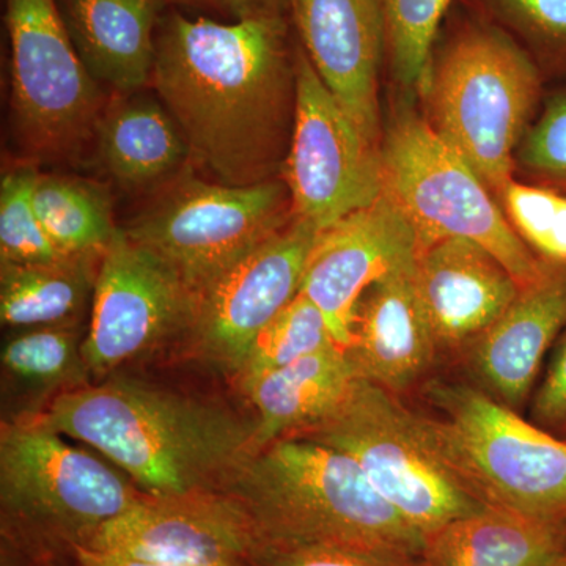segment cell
<instances>
[{
    "label": "cell",
    "instance_id": "cell-8",
    "mask_svg": "<svg viewBox=\"0 0 566 566\" xmlns=\"http://www.w3.org/2000/svg\"><path fill=\"white\" fill-rule=\"evenodd\" d=\"M286 438L311 439L352 457L378 494L423 536L486 506L436 452L415 409L360 376L326 419Z\"/></svg>",
    "mask_w": 566,
    "mask_h": 566
},
{
    "label": "cell",
    "instance_id": "cell-9",
    "mask_svg": "<svg viewBox=\"0 0 566 566\" xmlns=\"http://www.w3.org/2000/svg\"><path fill=\"white\" fill-rule=\"evenodd\" d=\"M282 178L229 186L186 175L123 232L200 285L293 221Z\"/></svg>",
    "mask_w": 566,
    "mask_h": 566
},
{
    "label": "cell",
    "instance_id": "cell-27",
    "mask_svg": "<svg viewBox=\"0 0 566 566\" xmlns=\"http://www.w3.org/2000/svg\"><path fill=\"white\" fill-rule=\"evenodd\" d=\"M452 0H376L386 36V63L406 91L422 87L439 28Z\"/></svg>",
    "mask_w": 566,
    "mask_h": 566
},
{
    "label": "cell",
    "instance_id": "cell-10",
    "mask_svg": "<svg viewBox=\"0 0 566 566\" xmlns=\"http://www.w3.org/2000/svg\"><path fill=\"white\" fill-rule=\"evenodd\" d=\"M296 54V106L282 169L294 218L322 232L385 193L376 144L326 87L303 48Z\"/></svg>",
    "mask_w": 566,
    "mask_h": 566
},
{
    "label": "cell",
    "instance_id": "cell-28",
    "mask_svg": "<svg viewBox=\"0 0 566 566\" xmlns=\"http://www.w3.org/2000/svg\"><path fill=\"white\" fill-rule=\"evenodd\" d=\"M510 226L547 266H566V191L510 178L494 193Z\"/></svg>",
    "mask_w": 566,
    "mask_h": 566
},
{
    "label": "cell",
    "instance_id": "cell-14",
    "mask_svg": "<svg viewBox=\"0 0 566 566\" xmlns=\"http://www.w3.org/2000/svg\"><path fill=\"white\" fill-rule=\"evenodd\" d=\"M260 536L222 491L144 497L81 547L181 566H249ZM74 547V546H73Z\"/></svg>",
    "mask_w": 566,
    "mask_h": 566
},
{
    "label": "cell",
    "instance_id": "cell-4",
    "mask_svg": "<svg viewBox=\"0 0 566 566\" xmlns=\"http://www.w3.org/2000/svg\"><path fill=\"white\" fill-rule=\"evenodd\" d=\"M545 76L491 18L458 21L420 92L423 117L495 193L516 172L521 142L542 109Z\"/></svg>",
    "mask_w": 566,
    "mask_h": 566
},
{
    "label": "cell",
    "instance_id": "cell-19",
    "mask_svg": "<svg viewBox=\"0 0 566 566\" xmlns=\"http://www.w3.org/2000/svg\"><path fill=\"white\" fill-rule=\"evenodd\" d=\"M566 327V266H547L515 303L469 346V365L488 394L517 409L526 403L546 353Z\"/></svg>",
    "mask_w": 566,
    "mask_h": 566
},
{
    "label": "cell",
    "instance_id": "cell-24",
    "mask_svg": "<svg viewBox=\"0 0 566 566\" xmlns=\"http://www.w3.org/2000/svg\"><path fill=\"white\" fill-rule=\"evenodd\" d=\"M103 255L52 263H0V322L14 329L76 323L95 292Z\"/></svg>",
    "mask_w": 566,
    "mask_h": 566
},
{
    "label": "cell",
    "instance_id": "cell-7",
    "mask_svg": "<svg viewBox=\"0 0 566 566\" xmlns=\"http://www.w3.org/2000/svg\"><path fill=\"white\" fill-rule=\"evenodd\" d=\"M385 193L415 226L420 245L464 238L497 256L523 289L545 274L510 226L493 191L430 123L405 106L381 140Z\"/></svg>",
    "mask_w": 566,
    "mask_h": 566
},
{
    "label": "cell",
    "instance_id": "cell-37",
    "mask_svg": "<svg viewBox=\"0 0 566 566\" xmlns=\"http://www.w3.org/2000/svg\"><path fill=\"white\" fill-rule=\"evenodd\" d=\"M59 554H62V553L40 554V565L41 566H55L54 562H55V558H57ZM71 556H73V554H71ZM74 564H76V560H74ZM76 566H77V564H76Z\"/></svg>",
    "mask_w": 566,
    "mask_h": 566
},
{
    "label": "cell",
    "instance_id": "cell-36",
    "mask_svg": "<svg viewBox=\"0 0 566 566\" xmlns=\"http://www.w3.org/2000/svg\"><path fill=\"white\" fill-rule=\"evenodd\" d=\"M70 551L77 566H181L139 560V558L117 556V554L98 553V551L81 546L71 547Z\"/></svg>",
    "mask_w": 566,
    "mask_h": 566
},
{
    "label": "cell",
    "instance_id": "cell-30",
    "mask_svg": "<svg viewBox=\"0 0 566 566\" xmlns=\"http://www.w3.org/2000/svg\"><path fill=\"white\" fill-rule=\"evenodd\" d=\"M545 80L566 81V0H482Z\"/></svg>",
    "mask_w": 566,
    "mask_h": 566
},
{
    "label": "cell",
    "instance_id": "cell-22",
    "mask_svg": "<svg viewBox=\"0 0 566 566\" xmlns=\"http://www.w3.org/2000/svg\"><path fill=\"white\" fill-rule=\"evenodd\" d=\"M566 549V526L483 506L424 536L423 566H545Z\"/></svg>",
    "mask_w": 566,
    "mask_h": 566
},
{
    "label": "cell",
    "instance_id": "cell-17",
    "mask_svg": "<svg viewBox=\"0 0 566 566\" xmlns=\"http://www.w3.org/2000/svg\"><path fill=\"white\" fill-rule=\"evenodd\" d=\"M415 281L439 349H468L523 290L497 256L464 238L420 245Z\"/></svg>",
    "mask_w": 566,
    "mask_h": 566
},
{
    "label": "cell",
    "instance_id": "cell-33",
    "mask_svg": "<svg viewBox=\"0 0 566 566\" xmlns=\"http://www.w3.org/2000/svg\"><path fill=\"white\" fill-rule=\"evenodd\" d=\"M249 566H423V562L345 547L260 542Z\"/></svg>",
    "mask_w": 566,
    "mask_h": 566
},
{
    "label": "cell",
    "instance_id": "cell-15",
    "mask_svg": "<svg viewBox=\"0 0 566 566\" xmlns=\"http://www.w3.org/2000/svg\"><path fill=\"white\" fill-rule=\"evenodd\" d=\"M419 249L415 226L382 193L370 207L318 233L300 293L323 312L335 342L348 349L359 297L386 275L415 266Z\"/></svg>",
    "mask_w": 566,
    "mask_h": 566
},
{
    "label": "cell",
    "instance_id": "cell-20",
    "mask_svg": "<svg viewBox=\"0 0 566 566\" xmlns=\"http://www.w3.org/2000/svg\"><path fill=\"white\" fill-rule=\"evenodd\" d=\"M163 0H63L62 17L98 84L132 95L151 84Z\"/></svg>",
    "mask_w": 566,
    "mask_h": 566
},
{
    "label": "cell",
    "instance_id": "cell-6",
    "mask_svg": "<svg viewBox=\"0 0 566 566\" xmlns=\"http://www.w3.org/2000/svg\"><path fill=\"white\" fill-rule=\"evenodd\" d=\"M40 415L2 423L3 536L25 553H65L144 497L92 453L65 441Z\"/></svg>",
    "mask_w": 566,
    "mask_h": 566
},
{
    "label": "cell",
    "instance_id": "cell-39",
    "mask_svg": "<svg viewBox=\"0 0 566 566\" xmlns=\"http://www.w3.org/2000/svg\"><path fill=\"white\" fill-rule=\"evenodd\" d=\"M564 439H566V436H565V438H564Z\"/></svg>",
    "mask_w": 566,
    "mask_h": 566
},
{
    "label": "cell",
    "instance_id": "cell-2",
    "mask_svg": "<svg viewBox=\"0 0 566 566\" xmlns=\"http://www.w3.org/2000/svg\"><path fill=\"white\" fill-rule=\"evenodd\" d=\"M40 416L155 497L219 491L260 449L255 420L134 379L65 390Z\"/></svg>",
    "mask_w": 566,
    "mask_h": 566
},
{
    "label": "cell",
    "instance_id": "cell-11",
    "mask_svg": "<svg viewBox=\"0 0 566 566\" xmlns=\"http://www.w3.org/2000/svg\"><path fill=\"white\" fill-rule=\"evenodd\" d=\"M11 92L24 144L40 156L70 155L95 137L106 107L55 0H7Z\"/></svg>",
    "mask_w": 566,
    "mask_h": 566
},
{
    "label": "cell",
    "instance_id": "cell-3",
    "mask_svg": "<svg viewBox=\"0 0 566 566\" xmlns=\"http://www.w3.org/2000/svg\"><path fill=\"white\" fill-rule=\"evenodd\" d=\"M219 491L244 510L260 542L422 560L424 536L378 494L359 464L311 439L263 446Z\"/></svg>",
    "mask_w": 566,
    "mask_h": 566
},
{
    "label": "cell",
    "instance_id": "cell-31",
    "mask_svg": "<svg viewBox=\"0 0 566 566\" xmlns=\"http://www.w3.org/2000/svg\"><path fill=\"white\" fill-rule=\"evenodd\" d=\"M40 174L22 166L3 175L0 186V263L40 264L65 259L36 212L33 193Z\"/></svg>",
    "mask_w": 566,
    "mask_h": 566
},
{
    "label": "cell",
    "instance_id": "cell-18",
    "mask_svg": "<svg viewBox=\"0 0 566 566\" xmlns=\"http://www.w3.org/2000/svg\"><path fill=\"white\" fill-rule=\"evenodd\" d=\"M415 266L365 290L354 308L346 349L360 378L397 397L422 382L439 352L417 293Z\"/></svg>",
    "mask_w": 566,
    "mask_h": 566
},
{
    "label": "cell",
    "instance_id": "cell-5",
    "mask_svg": "<svg viewBox=\"0 0 566 566\" xmlns=\"http://www.w3.org/2000/svg\"><path fill=\"white\" fill-rule=\"evenodd\" d=\"M424 395L428 409H415L420 427L472 494L566 526V439L476 387L431 382Z\"/></svg>",
    "mask_w": 566,
    "mask_h": 566
},
{
    "label": "cell",
    "instance_id": "cell-38",
    "mask_svg": "<svg viewBox=\"0 0 566 566\" xmlns=\"http://www.w3.org/2000/svg\"><path fill=\"white\" fill-rule=\"evenodd\" d=\"M545 566H566V549Z\"/></svg>",
    "mask_w": 566,
    "mask_h": 566
},
{
    "label": "cell",
    "instance_id": "cell-25",
    "mask_svg": "<svg viewBox=\"0 0 566 566\" xmlns=\"http://www.w3.org/2000/svg\"><path fill=\"white\" fill-rule=\"evenodd\" d=\"M33 202L48 237L63 255H103L120 232L109 191L98 182L40 175Z\"/></svg>",
    "mask_w": 566,
    "mask_h": 566
},
{
    "label": "cell",
    "instance_id": "cell-16",
    "mask_svg": "<svg viewBox=\"0 0 566 566\" xmlns=\"http://www.w3.org/2000/svg\"><path fill=\"white\" fill-rule=\"evenodd\" d=\"M301 48L360 129L381 144L386 36L376 0H290Z\"/></svg>",
    "mask_w": 566,
    "mask_h": 566
},
{
    "label": "cell",
    "instance_id": "cell-1",
    "mask_svg": "<svg viewBox=\"0 0 566 566\" xmlns=\"http://www.w3.org/2000/svg\"><path fill=\"white\" fill-rule=\"evenodd\" d=\"M296 54L283 17L164 18L151 84L192 161L229 186L282 175L296 106Z\"/></svg>",
    "mask_w": 566,
    "mask_h": 566
},
{
    "label": "cell",
    "instance_id": "cell-29",
    "mask_svg": "<svg viewBox=\"0 0 566 566\" xmlns=\"http://www.w3.org/2000/svg\"><path fill=\"white\" fill-rule=\"evenodd\" d=\"M333 345L338 344L323 312L300 293L256 335L237 379L277 370Z\"/></svg>",
    "mask_w": 566,
    "mask_h": 566
},
{
    "label": "cell",
    "instance_id": "cell-13",
    "mask_svg": "<svg viewBox=\"0 0 566 566\" xmlns=\"http://www.w3.org/2000/svg\"><path fill=\"white\" fill-rule=\"evenodd\" d=\"M192 292L177 270L150 249L117 233L103 253L82 356L88 374L106 376L170 335L185 333Z\"/></svg>",
    "mask_w": 566,
    "mask_h": 566
},
{
    "label": "cell",
    "instance_id": "cell-35",
    "mask_svg": "<svg viewBox=\"0 0 566 566\" xmlns=\"http://www.w3.org/2000/svg\"><path fill=\"white\" fill-rule=\"evenodd\" d=\"M221 11L234 21L252 18L283 17V10L290 7V0H182Z\"/></svg>",
    "mask_w": 566,
    "mask_h": 566
},
{
    "label": "cell",
    "instance_id": "cell-23",
    "mask_svg": "<svg viewBox=\"0 0 566 566\" xmlns=\"http://www.w3.org/2000/svg\"><path fill=\"white\" fill-rule=\"evenodd\" d=\"M95 137L104 167L126 189L169 181L191 159L170 112L148 96H133L106 107Z\"/></svg>",
    "mask_w": 566,
    "mask_h": 566
},
{
    "label": "cell",
    "instance_id": "cell-21",
    "mask_svg": "<svg viewBox=\"0 0 566 566\" xmlns=\"http://www.w3.org/2000/svg\"><path fill=\"white\" fill-rule=\"evenodd\" d=\"M357 376L346 349L333 345L277 370L238 381L255 411L260 449L322 422L344 403Z\"/></svg>",
    "mask_w": 566,
    "mask_h": 566
},
{
    "label": "cell",
    "instance_id": "cell-26",
    "mask_svg": "<svg viewBox=\"0 0 566 566\" xmlns=\"http://www.w3.org/2000/svg\"><path fill=\"white\" fill-rule=\"evenodd\" d=\"M82 342L77 323L21 329L3 345L2 368L32 389H77L87 386Z\"/></svg>",
    "mask_w": 566,
    "mask_h": 566
},
{
    "label": "cell",
    "instance_id": "cell-32",
    "mask_svg": "<svg viewBox=\"0 0 566 566\" xmlns=\"http://www.w3.org/2000/svg\"><path fill=\"white\" fill-rule=\"evenodd\" d=\"M515 166L526 181L566 191V84L546 93L517 148Z\"/></svg>",
    "mask_w": 566,
    "mask_h": 566
},
{
    "label": "cell",
    "instance_id": "cell-34",
    "mask_svg": "<svg viewBox=\"0 0 566 566\" xmlns=\"http://www.w3.org/2000/svg\"><path fill=\"white\" fill-rule=\"evenodd\" d=\"M532 422L558 438L566 436V327L556 342L545 379L536 390Z\"/></svg>",
    "mask_w": 566,
    "mask_h": 566
},
{
    "label": "cell",
    "instance_id": "cell-12",
    "mask_svg": "<svg viewBox=\"0 0 566 566\" xmlns=\"http://www.w3.org/2000/svg\"><path fill=\"white\" fill-rule=\"evenodd\" d=\"M318 230L301 219L193 286L189 348L237 378L249 348L300 294Z\"/></svg>",
    "mask_w": 566,
    "mask_h": 566
}]
</instances>
